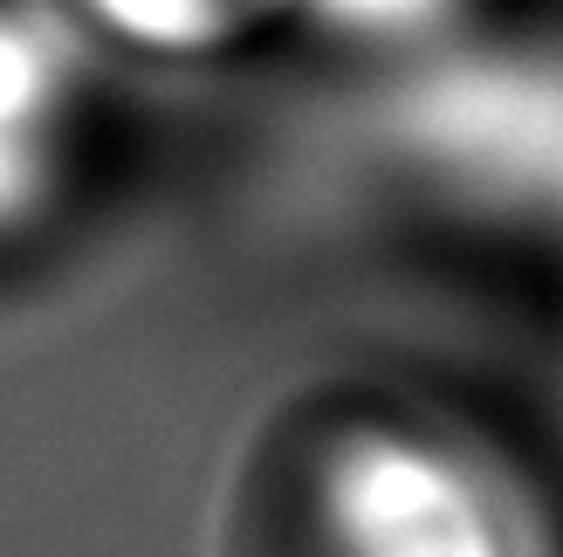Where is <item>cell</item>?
Segmentation results:
<instances>
[{
    "instance_id": "1",
    "label": "cell",
    "mask_w": 563,
    "mask_h": 557,
    "mask_svg": "<svg viewBox=\"0 0 563 557\" xmlns=\"http://www.w3.org/2000/svg\"><path fill=\"white\" fill-rule=\"evenodd\" d=\"M234 557H509V523L446 427L391 400H330L262 448Z\"/></svg>"
},
{
    "instance_id": "2",
    "label": "cell",
    "mask_w": 563,
    "mask_h": 557,
    "mask_svg": "<svg viewBox=\"0 0 563 557\" xmlns=\"http://www.w3.org/2000/svg\"><path fill=\"white\" fill-rule=\"evenodd\" d=\"M76 35L63 8L0 0V262L69 214L90 165V76Z\"/></svg>"
},
{
    "instance_id": "3",
    "label": "cell",
    "mask_w": 563,
    "mask_h": 557,
    "mask_svg": "<svg viewBox=\"0 0 563 557\" xmlns=\"http://www.w3.org/2000/svg\"><path fill=\"white\" fill-rule=\"evenodd\" d=\"M48 8L145 63H213L262 42L275 21L309 14V0H48Z\"/></svg>"
},
{
    "instance_id": "4",
    "label": "cell",
    "mask_w": 563,
    "mask_h": 557,
    "mask_svg": "<svg viewBox=\"0 0 563 557\" xmlns=\"http://www.w3.org/2000/svg\"><path fill=\"white\" fill-rule=\"evenodd\" d=\"M446 0H309V14H330V21H344V28H412V21H427V14H440Z\"/></svg>"
}]
</instances>
